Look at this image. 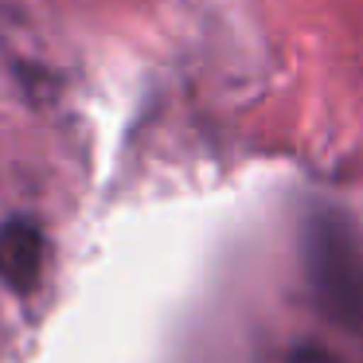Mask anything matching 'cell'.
<instances>
[{
    "mask_svg": "<svg viewBox=\"0 0 363 363\" xmlns=\"http://www.w3.org/2000/svg\"><path fill=\"white\" fill-rule=\"evenodd\" d=\"M305 269L324 313L344 328H363V246L340 211L308 219Z\"/></svg>",
    "mask_w": 363,
    "mask_h": 363,
    "instance_id": "obj_1",
    "label": "cell"
},
{
    "mask_svg": "<svg viewBox=\"0 0 363 363\" xmlns=\"http://www.w3.org/2000/svg\"><path fill=\"white\" fill-rule=\"evenodd\" d=\"M48 238L32 219H9L0 227V281L12 293H32L43 277Z\"/></svg>",
    "mask_w": 363,
    "mask_h": 363,
    "instance_id": "obj_2",
    "label": "cell"
}]
</instances>
